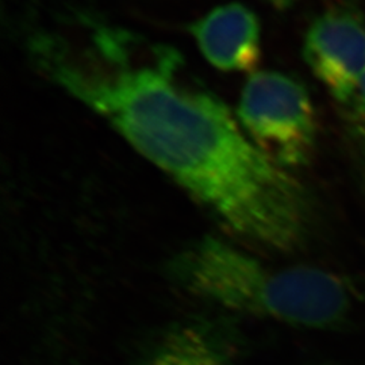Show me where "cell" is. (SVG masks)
Returning a JSON list of instances; mask_svg holds the SVG:
<instances>
[{"label": "cell", "instance_id": "obj_2", "mask_svg": "<svg viewBox=\"0 0 365 365\" xmlns=\"http://www.w3.org/2000/svg\"><path fill=\"white\" fill-rule=\"evenodd\" d=\"M173 283L199 299L262 319L306 329H337L353 309L344 277L317 267H277L215 235L178 252Z\"/></svg>", "mask_w": 365, "mask_h": 365}, {"label": "cell", "instance_id": "obj_3", "mask_svg": "<svg viewBox=\"0 0 365 365\" xmlns=\"http://www.w3.org/2000/svg\"><path fill=\"white\" fill-rule=\"evenodd\" d=\"M238 119L250 141L287 170L307 164L313 156L315 110L295 78L274 71L253 73L242 88Z\"/></svg>", "mask_w": 365, "mask_h": 365}, {"label": "cell", "instance_id": "obj_4", "mask_svg": "<svg viewBox=\"0 0 365 365\" xmlns=\"http://www.w3.org/2000/svg\"><path fill=\"white\" fill-rule=\"evenodd\" d=\"M303 58L337 102L352 103L365 73L364 22L348 10L322 14L306 33Z\"/></svg>", "mask_w": 365, "mask_h": 365}, {"label": "cell", "instance_id": "obj_8", "mask_svg": "<svg viewBox=\"0 0 365 365\" xmlns=\"http://www.w3.org/2000/svg\"><path fill=\"white\" fill-rule=\"evenodd\" d=\"M267 1L271 3L274 7L279 9V10H286L294 4L295 0H267Z\"/></svg>", "mask_w": 365, "mask_h": 365}, {"label": "cell", "instance_id": "obj_7", "mask_svg": "<svg viewBox=\"0 0 365 365\" xmlns=\"http://www.w3.org/2000/svg\"><path fill=\"white\" fill-rule=\"evenodd\" d=\"M352 103L356 106L357 115L365 123V73L364 76L361 78L359 87H357V91H356Z\"/></svg>", "mask_w": 365, "mask_h": 365}, {"label": "cell", "instance_id": "obj_6", "mask_svg": "<svg viewBox=\"0 0 365 365\" xmlns=\"http://www.w3.org/2000/svg\"><path fill=\"white\" fill-rule=\"evenodd\" d=\"M140 365H238L229 344L211 327H173Z\"/></svg>", "mask_w": 365, "mask_h": 365}, {"label": "cell", "instance_id": "obj_1", "mask_svg": "<svg viewBox=\"0 0 365 365\" xmlns=\"http://www.w3.org/2000/svg\"><path fill=\"white\" fill-rule=\"evenodd\" d=\"M81 24L78 37L30 34L29 57L45 78L105 119L226 233L279 253L307 245L317 222L309 190L250 141L221 99L184 76L178 53Z\"/></svg>", "mask_w": 365, "mask_h": 365}, {"label": "cell", "instance_id": "obj_5", "mask_svg": "<svg viewBox=\"0 0 365 365\" xmlns=\"http://www.w3.org/2000/svg\"><path fill=\"white\" fill-rule=\"evenodd\" d=\"M190 30L205 58L221 71L247 72L260 61V24L241 3L214 9Z\"/></svg>", "mask_w": 365, "mask_h": 365}]
</instances>
